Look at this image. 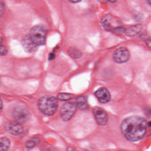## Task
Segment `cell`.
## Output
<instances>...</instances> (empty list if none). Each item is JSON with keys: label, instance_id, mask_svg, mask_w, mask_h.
<instances>
[{"label": "cell", "instance_id": "3", "mask_svg": "<svg viewBox=\"0 0 151 151\" xmlns=\"http://www.w3.org/2000/svg\"><path fill=\"white\" fill-rule=\"evenodd\" d=\"M29 36L37 46L43 45L46 40V29L42 26H35L30 30Z\"/></svg>", "mask_w": 151, "mask_h": 151}, {"label": "cell", "instance_id": "15", "mask_svg": "<svg viewBox=\"0 0 151 151\" xmlns=\"http://www.w3.org/2000/svg\"><path fill=\"white\" fill-rule=\"evenodd\" d=\"M40 142V139L37 137L32 138L25 143V147L27 149H33Z\"/></svg>", "mask_w": 151, "mask_h": 151}, {"label": "cell", "instance_id": "2", "mask_svg": "<svg viewBox=\"0 0 151 151\" xmlns=\"http://www.w3.org/2000/svg\"><path fill=\"white\" fill-rule=\"evenodd\" d=\"M38 106L40 111L43 114L51 116L56 112L58 108V101L53 96H44L39 99Z\"/></svg>", "mask_w": 151, "mask_h": 151}, {"label": "cell", "instance_id": "21", "mask_svg": "<svg viewBox=\"0 0 151 151\" xmlns=\"http://www.w3.org/2000/svg\"><path fill=\"white\" fill-rule=\"evenodd\" d=\"M67 151H77L76 150H74L73 148L71 147H69L67 148Z\"/></svg>", "mask_w": 151, "mask_h": 151}, {"label": "cell", "instance_id": "12", "mask_svg": "<svg viewBox=\"0 0 151 151\" xmlns=\"http://www.w3.org/2000/svg\"><path fill=\"white\" fill-rule=\"evenodd\" d=\"M10 140L6 137L0 138V151H7L10 147Z\"/></svg>", "mask_w": 151, "mask_h": 151}, {"label": "cell", "instance_id": "10", "mask_svg": "<svg viewBox=\"0 0 151 151\" xmlns=\"http://www.w3.org/2000/svg\"><path fill=\"white\" fill-rule=\"evenodd\" d=\"M22 43L25 50L28 53H34L38 49V46L32 41L29 35L25 36L22 40Z\"/></svg>", "mask_w": 151, "mask_h": 151}, {"label": "cell", "instance_id": "24", "mask_svg": "<svg viewBox=\"0 0 151 151\" xmlns=\"http://www.w3.org/2000/svg\"><path fill=\"white\" fill-rule=\"evenodd\" d=\"M110 2L112 3H114L117 1V0H108Z\"/></svg>", "mask_w": 151, "mask_h": 151}, {"label": "cell", "instance_id": "17", "mask_svg": "<svg viewBox=\"0 0 151 151\" xmlns=\"http://www.w3.org/2000/svg\"><path fill=\"white\" fill-rule=\"evenodd\" d=\"M8 53V50L4 46H0V55H5Z\"/></svg>", "mask_w": 151, "mask_h": 151}, {"label": "cell", "instance_id": "9", "mask_svg": "<svg viewBox=\"0 0 151 151\" xmlns=\"http://www.w3.org/2000/svg\"><path fill=\"white\" fill-rule=\"evenodd\" d=\"M5 129L10 134L18 135L22 134L24 128L21 123L17 122H11L6 124Z\"/></svg>", "mask_w": 151, "mask_h": 151}, {"label": "cell", "instance_id": "1", "mask_svg": "<svg viewBox=\"0 0 151 151\" xmlns=\"http://www.w3.org/2000/svg\"><path fill=\"white\" fill-rule=\"evenodd\" d=\"M148 123L143 117L132 116L123 120L121 125V132L130 142L140 141L144 138L147 131Z\"/></svg>", "mask_w": 151, "mask_h": 151}, {"label": "cell", "instance_id": "19", "mask_svg": "<svg viewBox=\"0 0 151 151\" xmlns=\"http://www.w3.org/2000/svg\"><path fill=\"white\" fill-rule=\"evenodd\" d=\"M55 58V55L54 53H51L49 55L48 59L49 60H52Z\"/></svg>", "mask_w": 151, "mask_h": 151}, {"label": "cell", "instance_id": "14", "mask_svg": "<svg viewBox=\"0 0 151 151\" xmlns=\"http://www.w3.org/2000/svg\"><path fill=\"white\" fill-rule=\"evenodd\" d=\"M74 95L71 93H60L58 95L57 99L61 101H68L72 99Z\"/></svg>", "mask_w": 151, "mask_h": 151}, {"label": "cell", "instance_id": "26", "mask_svg": "<svg viewBox=\"0 0 151 151\" xmlns=\"http://www.w3.org/2000/svg\"><path fill=\"white\" fill-rule=\"evenodd\" d=\"M127 151L124 150H119V151Z\"/></svg>", "mask_w": 151, "mask_h": 151}, {"label": "cell", "instance_id": "8", "mask_svg": "<svg viewBox=\"0 0 151 151\" xmlns=\"http://www.w3.org/2000/svg\"><path fill=\"white\" fill-rule=\"evenodd\" d=\"M95 96L101 104H106L110 102L111 99V93L105 88H99L95 93Z\"/></svg>", "mask_w": 151, "mask_h": 151}, {"label": "cell", "instance_id": "6", "mask_svg": "<svg viewBox=\"0 0 151 151\" xmlns=\"http://www.w3.org/2000/svg\"><path fill=\"white\" fill-rule=\"evenodd\" d=\"M13 118L16 122L20 123H25L29 120L30 114L25 107L18 106L15 108L13 111Z\"/></svg>", "mask_w": 151, "mask_h": 151}, {"label": "cell", "instance_id": "16", "mask_svg": "<svg viewBox=\"0 0 151 151\" xmlns=\"http://www.w3.org/2000/svg\"><path fill=\"white\" fill-rule=\"evenodd\" d=\"M141 30L140 27L137 26H134L129 28L126 30V34L129 36H134L139 32Z\"/></svg>", "mask_w": 151, "mask_h": 151}, {"label": "cell", "instance_id": "13", "mask_svg": "<svg viewBox=\"0 0 151 151\" xmlns=\"http://www.w3.org/2000/svg\"><path fill=\"white\" fill-rule=\"evenodd\" d=\"M68 53L69 55L74 59H79L82 56V52L75 47H71L68 50Z\"/></svg>", "mask_w": 151, "mask_h": 151}, {"label": "cell", "instance_id": "20", "mask_svg": "<svg viewBox=\"0 0 151 151\" xmlns=\"http://www.w3.org/2000/svg\"><path fill=\"white\" fill-rule=\"evenodd\" d=\"M3 109V103L1 100L0 99V113L1 112Z\"/></svg>", "mask_w": 151, "mask_h": 151}, {"label": "cell", "instance_id": "4", "mask_svg": "<svg viewBox=\"0 0 151 151\" xmlns=\"http://www.w3.org/2000/svg\"><path fill=\"white\" fill-rule=\"evenodd\" d=\"M77 108L75 103L70 102L64 103L60 108V117L62 120L70 121L76 113Z\"/></svg>", "mask_w": 151, "mask_h": 151}, {"label": "cell", "instance_id": "25", "mask_svg": "<svg viewBox=\"0 0 151 151\" xmlns=\"http://www.w3.org/2000/svg\"><path fill=\"white\" fill-rule=\"evenodd\" d=\"M147 1H148V3H149L150 4H151V0H147Z\"/></svg>", "mask_w": 151, "mask_h": 151}, {"label": "cell", "instance_id": "5", "mask_svg": "<svg viewBox=\"0 0 151 151\" xmlns=\"http://www.w3.org/2000/svg\"><path fill=\"white\" fill-rule=\"evenodd\" d=\"M130 58V52L126 47H121L117 49L113 55V60L118 64L127 63L129 61Z\"/></svg>", "mask_w": 151, "mask_h": 151}, {"label": "cell", "instance_id": "23", "mask_svg": "<svg viewBox=\"0 0 151 151\" xmlns=\"http://www.w3.org/2000/svg\"><path fill=\"white\" fill-rule=\"evenodd\" d=\"M98 1L102 3H105L107 2L108 0H98Z\"/></svg>", "mask_w": 151, "mask_h": 151}, {"label": "cell", "instance_id": "11", "mask_svg": "<svg viewBox=\"0 0 151 151\" xmlns=\"http://www.w3.org/2000/svg\"><path fill=\"white\" fill-rule=\"evenodd\" d=\"M75 104L77 108L81 110H87L89 108L87 97L85 96H81L77 97L75 100Z\"/></svg>", "mask_w": 151, "mask_h": 151}, {"label": "cell", "instance_id": "7", "mask_svg": "<svg viewBox=\"0 0 151 151\" xmlns=\"http://www.w3.org/2000/svg\"><path fill=\"white\" fill-rule=\"evenodd\" d=\"M93 114L97 123L99 126H104L108 122V115L103 108L96 106L93 108Z\"/></svg>", "mask_w": 151, "mask_h": 151}, {"label": "cell", "instance_id": "22", "mask_svg": "<svg viewBox=\"0 0 151 151\" xmlns=\"http://www.w3.org/2000/svg\"><path fill=\"white\" fill-rule=\"evenodd\" d=\"M69 1L72 2L76 3H78L79 2L81 1L82 0H69Z\"/></svg>", "mask_w": 151, "mask_h": 151}, {"label": "cell", "instance_id": "18", "mask_svg": "<svg viewBox=\"0 0 151 151\" xmlns=\"http://www.w3.org/2000/svg\"><path fill=\"white\" fill-rule=\"evenodd\" d=\"M4 4L0 1V15L3 12L4 10Z\"/></svg>", "mask_w": 151, "mask_h": 151}]
</instances>
